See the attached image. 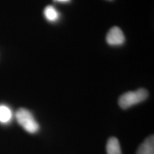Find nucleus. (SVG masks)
Segmentation results:
<instances>
[{
    "label": "nucleus",
    "instance_id": "39448f33",
    "mask_svg": "<svg viewBox=\"0 0 154 154\" xmlns=\"http://www.w3.org/2000/svg\"><path fill=\"white\" fill-rule=\"evenodd\" d=\"M107 154H122L119 140L115 137H111L108 140L106 144Z\"/></svg>",
    "mask_w": 154,
    "mask_h": 154
},
{
    "label": "nucleus",
    "instance_id": "6e6552de",
    "mask_svg": "<svg viewBox=\"0 0 154 154\" xmlns=\"http://www.w3.org/2000/svg\"><path fill=\"white\" fill-rule=\"evenodd\" d=\"M56 2H62V3H66V2H69L70 0H55Z\"/></svg>",
    "mask_w": 154,
    "mask_h": 154
},
{
    "label": "nucleus",
    "instance_id": "0eeeda50",
    "mask_svg": "<svg viewBox=\"0 0 154 154\" xmlns=\"http://www.w3.org/2000/svg\"><path fill=\"white\" fill-rule=\"evenodd\" d=\"M44 14L46 19L49 22H56L59 18V14L58 11L53 6H47L44 10Z\"/></svg>",
    "mask_w": 154,
    "mask_h": 154
},
{
    "label": "nucleus",
    "instance_id": "f03ea898",
    "mask_svg": "<svg viewBox=\"0 0 154 154\" xmlns=\"http://www.w3.org/2000/svg\"><path fill=\"white\" fill-rule=\"evenodd\" d=\"M15 117L19 124L30 134H35L39 130V125L35 120L34 116L27 109L21 108L17 110Z\"/></svg>",
    "mask_w": 154,
    "mask_h": 154
},
{
    "label": "nucleus",
    "instance_id": "20e7f679",
    "mask_svg": "<svg viewBox=\"0 0 154 154\" xmlns=\"http://www.w3.org/2000/svg\"><path fill=\"white\" fill-rule=\"evenodd\" d=\"M136 154H154V137L150 136L140 144Z\"/></svg>",
    "mask_w": 154,
    "mask_h": 154
},
{
    "label": "nucleus",
    "instance_id": "7ed1b4c3",
    "mask_svg": "<svg viewBox=\"0 0 154 154\" xmlns=\"http://www.w3.org/2000/svg\"><path fill=\"white\" fill-rule=\"evenodd\" d=\"M106 42L111 46L122 45L125 42V36L121 29L118 26L111 28L106 35Z\"/></svg>",
    "mask_w": 154,
    "mask_h": 154
},
{
    "label": "nucleus",
    "instance_id": "423d86ee",
    "mask_svg": "<svg viewBox=\"0 0 154 154\" xmlns=\"http://www.w3.org/2000/svg\"><path fill=\"white\" fill-rule=\"evenodd\" d=\"M12 119V112L10 108L6 105H0V123L7 124Z\"/></svg>",
    "mask_w": 154,
    "mask_h": 154
},
{
    "label": "nucleus",
    "instance_id": "f257e3e1",
    "mask_svg": "<svg viewBox=\"0 0 154 154\" xmlns=\"http://www.w3.org/2000/svg\"><path fill=\"white\" fill-rule=\"evenodd\" d=\"M149 93L144 88H139L134 91H128L120 96L119 99V104L123 109H126L138 104L147 99Z\"/></svg>",
    "mask_w": 154,
    "mask_h": 154
}]
</instances>
